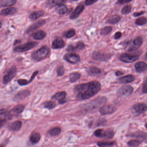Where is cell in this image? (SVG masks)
<instances>
[{
    "instance_id": "cell-26",
    "label": "cell",
    "mask_w": 147,
    "mask_h": 147,
    "mask_svg": "<svg viewBox=\"0 0 147 147\" xmlns=\"http://www.w3.org/2000/svg\"><path fill=\"white\" fill-rule=\"evenodd\" d=\"M22 123L20 121H16L11 123L9 125V129L11 130L18 131L21 128Z\"/></svg>"
},
{
    "instance_id": "cell-21",
    "label": "cell",
    "mask_w": 147,
    "mask_h": 147,
    "mask_svg": "<svg viewBox=\"0 0 147 147\" xmlns=\"http://www.w3.org/2000/svg\"><path fill=\"white\" fill-rule=\"evenodd\" d=\"M30 94V92L28 90H24L20 92L14 97V100H19L24 99L26 97L29 96Z\"/></svg>"
},
{
    "instance_id": "cell-37",
    "label": "cell",
    "mask_w": 147,
    "mask_h": 147,
    "mask_svg": "<svg viewBox=\"0 0 147 147\" xmlns=\"http://www.w3.org/2000/svg\"><path fill=\"white\" fill-rule=\"evenodd\" d=\"M131 5H128L125 6L122 9V14H127L131 12Z\"/></svg>"
},
{
    "instance_id": "cell-7",
    "label": "cell",
    "mask_w": 147,
    "mask_h": 147,
    "mask_svg": "<svg viewBox=\"0 0 147 147\" xmlns=\"http://www.w3.org/2000/svg\"><path fill=\"white\" fill-rule=\"evenodd\" d=\"M94 135L97 137L111 138L113 137L114 132L111 130H105L102 129H99L94 131Z\"/></svg>"
},
{
    "instance_id": "cell-17",
    "label": "cell",
    "mask_w": 147,
    "mask_h": 147,
    "mask_svg": "<svg viewBox=\"0 0 147 147\" xmlns=\"http://www.w3.org/2000/svg\"><path fill=\"white\" fill-rule=\"evenodd\" d=\"M133 109L138 113H144L147 111V105L143 103H138L134 105Z\"/></svg>"
},
{
    "instance_id": "cell-30",
    "label": "cell",
    "mask_w": 147,
    "mask_h": 147,
    "mask_svg": "<svg viewBox=\"0 0 147 147\" xmlns=\"http://www.w3.org/2000/svg\"><path fill=\"white\" fill-rule=\"evenodd\" d=\"M121 19L120 16L118 15H114L110 17L108 20H107V23L108 24H115L118 23Z\"/></svg>"
},
{
    "instance_id": "cell-34",
    "label": "cell",
    "mask_w": 147,
    "mask_h": 147,
    "mask_svg": "<svg viewBox=\"0 0 147 147\" xmlns=\"http://www.w3.org/2000/svg\"><path fill=\"white\" fill-rule=\"evenodd\" d=\"M98 145L100 147H107L111 146L114 144L113 142H98Z\"/></svg>"
},
{
    "instance_id": "cell-54",
    "label": "cell",
    "mask_w": 147,
    "mask_h": 147,
    "mask_svg": "<svg viewBox=\"0 0 147 147\" xmlns=\"http://www.w3.org/2000/svg\"><path fill=\"white\" fill-rule=\"evenodd\" d=\"M0 147H4V146H1V145H0Z\"/></svg>"
},
{
    "instance_id": "cell-33",
    "label": "cell",
    "mask_w": 147,
    "mask_h": 147,
    "mask_svg": "<svg viewBox=\"0 0 147 147\" xmlns=\"http://www.w3.org/2000/svg\"><path fill=\"white\" fill-rule=\"evenodd\" d=\"M61 132V129L59 127H55L53 129H51L49 131V134L51 136H57L60 134Z\"/></svg>"
},
{
    "instance_id": "cell-48",
    "label": "cell",
    "mask_w": 147,
    "mask_h": 147,
    "mask_svg": "<svg viewBox=\"0 0 147 147\" xmlns=\"http://www.w3.org/2000/svg\"><path fill=\"white\" fill-rule=\"evenodd\" d=\"M38 74V71H36V72H34L32 74V76L31 77L30 79V81H29V82H31L34 80V78H35V77Z\"/></svg>"
},
{
    "instance_id": "cell-50",
    "label": "cell",
    "mask_w": 147,
    "mask_h": 147,
    "mask_svg": "<svg viewBox=\"0 0 147 147\" xmlns=\"http://www.w3.org/2000/svg\"><path fill=\"white\" fill-rule=\"evenodd\" d=\"M131 1H117V2L120 5H122V4H125V3H129Z\"/></svg>"
},
{
    "instance_id": "cell-46",
    "label": "cell",
    "mask_w": 147,
    "mask_h": 147,
    "mask_svg": "<svg viewBox=\"0 0 147 147\" xmlns=\"http://www.w3.org/2000/svg\"><path fill=\"white\" fill-rule=\"evenodd\" d=\"M147 80H145L144 83L143 87L142 88V92L144 93H147Z\"/></svg>"
},
{
    "instance_id": "cell-9",
    "label": "cell",
    "mask_w": 147,
    "mask_h": 147,
    "mask_svg": "<svg viewBox=\"0 0 147 147\" xmlns=\"http://www.w3.org/2000/svg\"><path fill=\"white\" fill-rule=\"evenodd\" d=\"M139 56L137 55H131L127 53L122 54L119 57V59L122 62L125 63H132L138 60Z\"/></svg>"
},
{
    "instance_id": "cell-36",
    "label": "cell",
    "mask_w": 147,
    "mask_h": 147,
    "mask_svg": "<svg viewBox=\"0 0 147 147\" xmlns=\"http://www.w3.org/2000/svg\"><path fill=\"white\" fill-rule=\"evenodd\" d=\"M147 23V19L145 17H141L137 19L136 21V24L138 26L145 25Z\"/></svg>"
},
{
    "instance_id": "cell-24",
    "label": "cell",
    "mask_w": 147,
    "mask_h": 147,
    "mask_svg": "<svg viewBox=\"0 0 147 147\" xmlns=\"http://www.w3.org/2000/svg\"><path fill=\"white\" fill-rule=\"evenodd\" d=\"M44 12L43 11H37L34 12L29 16V18L32 21L37 20L44 14Z\"/></svg>"
},
{
    "instance_id": "cell-5",
    "label": "cell",
    "mask_w": 147,
    "mask_h": 147,
    "mask_svg": "<svg viewBox=\"0 0 147 147\" xmlns=\"http://www.w3.org/2000/svg\"><path fill=\"white\" fill-rule=\"evenodd\" d=\"M36 42H30L23 45L16 47L14 49V51L16 52H24L30 50L36 46L38 44Z\"/></svg>"
},
{
    "instance_id": "cell-29",
    "label": "cell",
    "mask_w": 147,
    "mask_h": 147,
    "mask_svg": "<svg viewBox=\"0 0 147 147\" xmlns=\"http://www.w3.org/2000/svg\"><path fill=\"white\" fill-rule=\"evenodd\" d=\"M68 8L65 5H60L56 8L57 13L60 15H64L68 11Z\"/></svg>"
},
{
    "instance_id": "cell-31",
    "label": "cell",
    "mask_w": 147,
    "mask_h": 147,
    "mask_svg": "<svg viewBox=\"0 0 147 147\" xmlns=\"http://www.w3.org/2000/svg\"><path fill=\"white\" fill-rule=\"evenodd\" d=\"M81 75L78 73H73L69 76V81L72 83L76 82L80 78Z\"/></svg>"
},
{
    "instance_id": "cell-41",
    "label": "cell",
    "mask_w": 147,
    "mask_h": 147,
    "mask_svg": "<svg viewBox=\"0 0 147 147\" xmlns=\"http://www.w3.org/2000/svg\"><path fill=\"white\" fill-rule=\"evenodd\" d=\"M65 70L64 67L63 66H61L59 67L57 69V74L58 76H62L64 74Z\"/></svg>"
},
{
    "instance_id": "cell-39",
    "label": "cell",
    "mask_w": 147,
    "mask_h": 147,
    "mask_svg": "<svg viewBox=\"0 0 147 147\" xmlns=\"http://www.w3.org/2000/svg\"><path fill=\"white\" fill-rule=\"evenodd\" d=\"M140 144V142L136 140H131L128 143V145L130 147H138Z\"/></svg>"
},
{
    "instance_id": "cell-22",
    "label": "cell",
    "mask_w": 147,
    "mask_h": 147,
    "mask_svg": "<svg viewBox=\"0 0 147 147\" xmlns=\"http://www.w3.org/2000/svg\"><path fill=\"white\" fill-rule=\"evenodd\" d=\"M87 71L89 75L92 76H97L101 73L100 69L96 67H90L88 69Z\"/></svg>"
},
{
    "instance_id": "cell-44",
    "label": "cell",
    "mask_w": 147,
    "mask_h": 147,
    "mask_svg": "<svg viewBox=\"0 0 147 147\" xmlns=\"http://www.w3.org/2000/svg\"><path fill=\"white\" fill-rule=\"evenodd\" d=\"M98 1H93V0H87L85 1V4L86 5L90 6L97 2Z\"/></svg>"
},
{
    "instance_id": "cell-10",
    "label": "cell",
    "mask_w": 147,
    "mask_h": 147,
    "mask_svg": "<svg viewBox=\"0 0 147 147\" xmlns=\"http://www.w3.org/2000/svg\"><path fill=\"white\" fill-rule=\"evenodd\" d=\"M133 88L129 86H123L120 88L118 91V93L119 95L123 97H128L133 92Z\"/></svg>"
},
{
    "instance_id": "cell-52",
    "label": "cell",
    "mask_w": 147,
    "mask_h": 147,
    "mask_svg": "<svg viewBox=\"0 0 147 147\" xmlns=\"http://www.w3.org/2000/svg\"><path fill=\"white\" fill-rule=\"evenodd\" d=\"M2 24H1V22H0V29L1 28V27H2Z\"/></svg>"
},
{
    "instance_id": "cell-16",
    "label": "cell",
    "mask_w": 147,
    "mask_h": 147,
    "mask_svg": "<svg viewBox=\"0 0 147 147\" xmlns=\"http://www.w3.org/2000/svg\"><path fill=\"white\" fill-rule=\"evenodd\" d=\"M65 43L62 38H57L53 41L52 44V48L53 49H60L65 46Z\"/></svg>"
},
{
    "instance_id": "cell-1",
    "label": "cell",
    "mask_w": 147,
    "mask_h": 147,
    "mask_svg": "<svg viewBox=\"0 0 147 147\" xmlns=\"http://www.w3.org/2000/svg\"><path fill=\"white\" fill-rule=\"evenodd\" d=\"M101 88V85L96 81L80 84L75 88L76 97L78 100H84L92 98L97 94Z\"/></svg>"
},
{
    "instance_id": "cell-19",
    "label": "cell",
    "mask_w": 147,
    "mask_h": 147,
    "mask_svg": "<svg viewBox=\"0 0 147 147\" xmlns=\"http://www.w3.org/2000/svg\"><path fill=\"white\" fill-rule=\"evenodd\" d=\"M25 106L23 105H19L16 106L13 110L10 113V115H18L24 111V109Z\"/></svg>"
},
{
    "instance_id": "cell-15",
    "label": "cell",
    "mask_w": 147,
    "mask_h": 147,
    "mask_svg": "<svg viewBox=\"0 0 147 147\" xmlns=\"http://www.w3.org/2000/svg\"><path fill=\"white\" fill-rule=\"evenodd\" d=\"M46 23V21L45 20H39V21L36 22L35 24H33L30 26H29L26 30V32L30 33L31 32L34 31L35 30H36L38 28L43 26Z\"/></svg>"
},
{
    "instance_id": "cell-51",
    "label": "cell",
    "mask_w": 147,
    "mask_h": 147,
    "mask_svg": "<svg viewBox=\"0 0 147 147\" xmlns=\"http://www.w3.org/2000/svg\"><path fill=\"white\" fill-rule=\"evenodd\" d=\"M124 73L123 72H121L120 71H117L116 72V75L117 76H120L122 75Z\"/></svg>"
},
{
    "instance_id": "cell-23",
    "label": "cell",
    "mask_w": 147,
    "mask_h": 147,
    "mask_svg": "<svg viewBox=\"0 0 147 147\" xmlns=\"http://www.w3.org/2000/svg\"><path fill=\"white\" fill-rule=\"evenodd\" d=\"M17 12V9L14 7H10L2 10L0 14L2 16H7L14 14Z\"/></svg>"
},
{
    "instance_id": "cell-2",
    "label": "cell",
    "mask_w": 147,
    "mask_h": 147,
    "mask_svg": "<svg viewBox=\"0 0 147 147\" xmlns=\"http://www.w3.org/2000/svg\"><path fill=\"white\" fill-rule=\"evenodd\" d=\"M50 52V49L46 46H43L39 50L33 52L32 57L34 61H38L45 58Z\"/></svg>"
},
{
    "instance_id": "cell-8",
    "label": "cell",
    "mask_w": 147,
    "mask_h": 147,
    "mask_svg": "<svg viewBox=\"0 0 147 147\" xmlns=\"http://www.w3.org/2000/svg\"><path fill=\"white\" fill-rule=\"evenodd\" d=\"M63 58L65 61L72 64H76L80 61V57L78 55L73 53L66 54L64 56Z\"/></svg>"
},
{
    "instance_id": "cell-13",
    "label": "cell",
    "mask_w": 147,
    "mask_h": 147,
    "mask_svg": "<svg viewBox=\"0 0 147 147\" xmlns=\"http://www.w3.org/2000/svg\"><path fill=\"white\" fill-rule=\"evenodd\" d=\"M67 94L64 92H61L57 93L52 97V99L58 100L60 104H63L66 102Z\"/></svg>"
},
{
    "instance_id": "cell-6",
    "label": "cell",
    "mask_w": 147,
    "mask_h": 147,
    "mask_svg": "<svg viewBox=\"0 0 147 147\" xmlns=\"http://www.w3.org/2000/svg\"><path fill=\"white\" fill-rule=\"evenodd\" d=\"M111 55L100 51H94L92 54V57L96 61H106L111 58Z\"/></svg>"
},
{
    "instance_id": "cell-32",
    "label": "cell",
    "mask_w": 147,
    "mask_h": 147,
    "mask_svg": "<svg viewBox=\"0 0 147 147\" xmlns=\"http://www.w3.org/2000/svg\"><path fill=\"white\" fill-rule=\"evenodd\" d=\"M64 1H49L47 2V5L50 7L55 6L56 5H63V3H64Z\"/></svg>"
},
{
    "instance_id": "cell-38",
    "label": "cell",
    "mask_w": 147,
    "mask_h": 147,
    "mask_svg": "<svg viewBox=\"0 0 147 147\" xmlns=\"http://www.w3.org/2000/svg\"><path fill=\"white\" fill-rule=\"evenodd\" d=\"M112 30V28L111 26H106L101 29L100 34L103 35H107L111 32Z\"/></svg>"
},
{
    "instance_id": "cell-25",
    "label": "cell",
    "mask_w": 147,
    "mask_h": 147,
    "mask_svg": "<svg viewBox=\"0 0 147 147\" xmlns=\"http://www.w3.org/2000/svg\"><path fill=\"white\" fill-rule=\"evenodd\" d=\"M32 37L36 40H42L46 37V33L42 30H39L32 34Z\"/></svg>"
},
{
    "instance_id": "cell-27",
    "label": "cell",
    "mask_w": 147,
    "mask_h": 147,
    "mask_svg": "<svg viewBox=\"0 0 147 147\" xmlns=\"http://www.w3.org/2000/svg\"><path fill=\"white\" fill-rule=\"evenodd\" d=\"M41 138V135L38 132H34L32 133L30 138V141L32 143L36 144L38 142Z\"/></svg>"
},
{
    "instance_id": "cell-3",
    "label": "cell",
    "mask_w": 147,
    "mask_h": 147,
    "mask_svg": "<svg viewBox=\"0 0 147 147\" xmlns=\"http://www.w3.org/2000/svg\"><path fill=\"white\" fill-rule=\"evenodd\" d=\"M106 102V98L105 97L98 98L97 99L88 103L85 106V110L87 111H96L100 106L102 105Z\"/></svg>"
},
{
    "instance_id": "cell-47",
    "label": "cell",
    "mask_w": 147,
    "mask_h": 147,
    "mask_svg": "<svg viewBox=\"0 0 147 147\" xmlns=\"http://www.w3.org/2000/svg\"><path fill=\"white\" fill-rule=\"evenodd\" d=\"M122 33L120 32H116L115 36H114V38L116 39H119L122 37Z\"/></svg>"
},
{
    "instance_id": "cell-11",
    "label": "cell",
    "mask_w": 147,
    "mask_h": 147,
    "mask_svg": "<svg viewBox=\"0 0 147 147\" xmlns=\"http://www.w3.org/2000/svg\"><path fill=\"white\" fill-rule=\"evenodd\" d=\"M116 111L115 107L111 105L103 106L100 108L99 112L103 115L111 114Z\"/></svg>"
},
{
    "instance_id": "cell-18",
    "label": "cell",
    "mask_w": 147,
    "mask_h": 147,
    "mask_svg": "<svg viewBox=\"0 0 147 147\" xmlns=\"http://www.w3.org/2000/svg\"><path fill=\"white\" fill-rule=\"evenodd\" d=\"M136 71L138 73H141L146 71L147 69V65L143 62H138L135 65Z\"/></svg>"
},
{
    "instance_id": "cell-20",
    "label": "cell",
    "mask_w": 147,
    "mask_h": 147,
    "mask_svg": "<svg viewBox=\"0 0 147 147\" xmlns=\"http://www.w3.org/2000/svg\"><path fill=\"white\" fill-rule=\"evenodd\" d=\"M135 79L134 76L128 75L126 76L119 78L118 80L121 83H129L134 81Z\"/></svg>"
},
{
    "instance_id": "cell-53",
    "label": "cell",
    "mask_w": 147,
    "mask_h": 147,
    "mask_svg": "<svg viewBox=\"0 0 147 147\" xmlns=\"http://www.w3.org/2000/svg\"><path fill=\"white\" fill-rule=\"evenodd\" d=\"M1 56H0V61H1Z\"/></svg>"
},
{
    "instance_id": "cell-49",
    "label": "cell",
    "mask_w": 147,
    "mask_h": 147,
    "mask_svg": "<svg viewBox=\"0 0 147 147\" xmlns=\"http://www.w3.org/2000/svg\"><path fill=\"white\" fill-rule=\"evenodd\" d=\"M144 13V12L143 11H142L139 12H136L133 14V16L135 17H139V16H141V15H142Z\"/></svg>"
},
{
    "instance_id": "cell-43",
    "label": "cell",
    "mask_w": 147,
    "mask_h": 147,
    "mask_svg": "<svg viewBox=\"0 0 147 147\" xmlns=\"http://www.w3.org/2000/svg\"><path fill=\"white\" fill-rule=\"evenodd\" d=\"M18 83L21 86H26L29 84L30 82L29 81L26 80H24V79H20L18 81Z\"/></svg>"
},
{
    "instance_id": "cell-14",
    "label": "cell",
    "mask_w": 147,
    "mask_h": 147,
    "mask_svg": "<svg viewBox=\"0 0 147 147\" xmlns=\"http://www.w3.org/2000/svg\"><path fill=\"white\" fill-rule=\"evenodd\" d=\"M84 9H85V6L83 4L81 3L76 8L74 11L71 13L70 16V18L72 20L77 18L84 11Z\"/></svg>"
},
{
    "instance_id": "cell-12",
    "label": "cell",
    "mask_w": 147,
    "mask_h": 147,
    "mask_svg": "<svg viewBox=\"0 0 147 147\" xmlns=\"http://www.w3.org/2000/svg\"><path fill=\"white\" fill-rule=\"evenodd\" d=\"M143 42V39L140 37L136 38L131 44V45L129 47L128 51H134L136 50L138 48L140 47Z\"/></svg>"
},
{
    "instance_id": "cell-42",
    "label": "cell",
    "mask_w": 147,
    "mask_h": 147,
    "mask_svg": "<svg viewBox=\"0 0 147 147\" xmlns=\"http://www.w3.org/2000/svg\"><path fill=\"white\" fill-rule=\"evenodd\" d=\"M85 47V45L82 42H80L76 45V47H75L76 49L80 50L84 49Z\"/></svg>"
},
{
    "instance_id": "cell-4",
    "label": "cell",
    "mask_w": 147,
    "mask_h": 147,
    "mask_svg": "<svg viewBox=\"0 0 147 147\" xmlns=\"http://www.w3.org/2000/svg\"><path fill=\"white\" fill-rule=\"evenodd\" d=\"M17 74V68L15 66H13L10 68L6 74L4 76L3 83L5 85L8 84L16 76Z\"/></svg>"
},
{
    "instance_id": "cell-45",
    "label": "cell",
    "mask_w": 147,
    "mask_h": 147,
    "mask_svg": "<svg viewBox=\"0 0 147 147\" xmlns=\"http://www.w3.org/2000/svg\"><path fill=\"white\" fill-rule=\"evenodd\" d=\"M76 50L75 47H74L73 45H69L68 47L67 48V51L68 52H73V51H75Z\"/></svg>"
},
{
    "instance_id": "cell-40",
    "label": "cell",
    "mask_w": 147,
    "mask_h": 147,
    "mask_svg": "<svg viewBox=\"0 0 147 147\" xmlns=\"http://www.w3.org/2000/svg\"><path fill=\"white\" fill-rule=\"evenodd\" d=\"M75 34V30L74 29H70L65 33V36L67 38H70L74 37Z\"/></svg>"
},
{
    "instance_id": "cell-35",
    "label": "cell",
    "mask_w": 147,
    "mask_h": 147,
    "mask_svg": "<svg viewBox=\"0 0 147 147\" xmlns=\"http://www.w3.org/2000/svg\"><path fill=\"white\" fill-rule=\"evenodd\" d=\"M44 107L49 109H52L56 106V104L54 101H48L43 104Z\"/></svg>"
},
{
    "instance_id": "cell-28",
    "label": "cell",
    "mask_w": 147,
    "mask_h": 147,
    "mask_svg": "<svg viewBox=\"0 0 147 147\" xmlns=\"http://www.w3.org/2000/svg\"><path fill=\"white\" fill-rule=\"evenodd\" d=\"M16 2L15 0H1L0 1V7L11 6L15 5Z\"/></svg>"
}]
</instances>
